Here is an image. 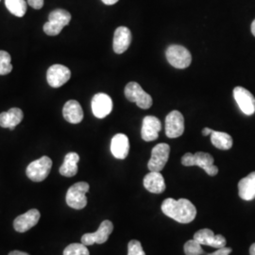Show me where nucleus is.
<instances>
[{"label":"nucleus","mask_w":255,"mask_h":255,"mask_svg":"<svg viewBox=\"0 0 255 255\" xmlns=\"http://www.w3.org/2000/svg\"><path fill=\"white\" fill-rule=\"evenodd\" d=\"M162 211L166 217L182 224L190 223L197 216L195 205L186 199H166L162 203Z\"/></svg>","instance_id":"1"},{"label":"nucleus","mask_w":255,"mask_h":255,"mask_svg":"<svg viewBox=\"0 0 255 255\" xmlns=\"http://www.w3.org/2000/svg\"><path fill=\"white\" fill-rule=\"evenodd\" d=\"M182 164L184 166H199L209 176H216L219 173V168L214 164V158L206 152H197L195 154L185 153L182 156Z\"/></svg>","instance_id":"2"},{"label":"nucleus","mask_w":255,"mask_h":255,"mask_svg":"<svg viewBox=\"0 0 255 255\" xmlns=\"http://www.w3.org/2000/svg\"><path fill=\"white\" fill-rule=\"evenodd\" d=\"M71 21V14L63 9L52 10L49 13L48 21L44 25V31L49 36H56L60 34L65 26H67Z\"/></svg>","instance_id":"3"},{"label":"nucleus","mask_w":255,"mask_h":255,"mask_svg":"<svg viewBox=\"0 0 255 255\" xmlns=\"http://www.w3.org/2000/svg\"><path fill=\"white\" fill-rule=\"evenodd\" d=\"M87 182H80L73 184L66 193V203L69 207L75 210L83 209L87 204L86 193L89 191Z\"/></svg>","instance_id":"4"},{"label":"nucleus","mask_w":255,"mask_h":255,"mask_svg":"<svg viewBox=\"0 0 255 255\" xmlns=\"http://www.w3.org/2000/svg\"><path fill=\"white\" fill-rule=\"evenodd\" d=\"M125 97L128 101L134 102L141 109L146 110L152 106V98L144 91L137 82H128L125 87Z\"/></svg>","instance_id":"5"},{"label":"nucleus","mask_w":255,"mask_h":255,"mask_svg":"<svg viewBox=\"0 0 255 255\" xmlns=\"http://www.w3.org/2000/svg\"><path fill=\"white\" fill-rule=\"evenodd\" d=\"M165 57L168 63L178 69L187 68L191 64V53L184 46L179 45L168 46L165 51Z\"/></svg>","instance_id":"6"},{"label":"nucleus","mask_w":255,"mask_h":255,"mask_svg":"<svg viewBox=\"0 0 255 255\" xmlns=\"http://www.w3.org/2000/svg\"><path fill=\"white\" fill-rule=\"evenodd\" d=\"M52 167V161L49 157L43 156L27 165V178L32 182H40L46 180Z\"/></svg>","instance_id":"7"},{"label":"nucleus","mask_w":255,"mask_h":255,"mask_svg":"<svg viewBox=\"0 0 255 255\" xmlns=\"http://www.w3.org/2000/svg\"><path fill=\"white\" fill-rule=\"evenodd\" d=\"M170 153V146L165 143L158 144L151 150V157L147 163L150 171L161 172L167 163Z\"/></svg>","instance_id":"8"},{"label":"nucleus","mask_w":255,"mask_h":255,"mask_svg":"<svg viewBox=\"0 0 255 255\" xmlns=\"http://www.w3.org/2000/svg\"><path fill=\"white\" fill-rule=\"evenodd\" d=\"M114 231V225L110 220H104L101 222L100 228L92 234H85L82 237V243L85 246H91L95 243L97 244H103L105 243L110 235Z\"/></svg>","instance_id":"9"},{"label":"nucleus","mask_w":255,"mask_h":255,"mask_svg":"<svg viewBox=\"0 0 255 255\" xmlns=\"http://www.w3.org/2000/svg\"><path fill=\"white\" fill-rule=\"evenodd\" d=\"M71 78V71L63 64H54L50 66L46 73V81L49 86L59 88L68 82Z\"/></svg>","instance_id":"10"},{"label":"nucleus","mask_w":255,"mask_h":255,"mask_svg":"<svg viewBox=\"0 0 255 255\" xmlns=\"http://www.w3.org/2000/svg\"><path fill=\"white\" fill-rule=\"evenodd\" d=\"M234 98L243 114L253 116L255 113V98L244 87L237 86L234 89Z\"/></svg>","instance_id":"11"},{"label":"nucleus","mask_w":255,"mask_h":255,"mask_svg":"<svg viewBox=\"0 0 255 255\" xmlns=\"http://www.w3.org/2000/svg\"><path fill=\"white\" fill-rule=\"evenodd\" d=\"M184 131V119L179 111H172L165 119V134L169 138H178Z\"/></svg>","instance_id":"12"},{"label":"nucleus","mask_w":255,"mask_h":255,"mask_svg":"<svg viewBox=\"0 0 255 255\" xmlns=\"http://www.w3.org/2000/svg\"><path fill=\"white\" fill-rule=\"evenodd\" d=\"M92 112L98 119H104L109 116L113 110V101L107 94L99 93L92 100Z\"/></svg>","instance_id":"13"},{"label":"nucleus","mask_w":255,"mask_h":255,"mask_svg":"<svg viewBox=\"0 0 255 255\" xmlns=\"http://www.w3.org/2000/svg\"><path fill=\"white\" fill-rule=\"evenodd\" d=\"M194 239L197 240L201 245L212 247V248H223L226 246V239L221 235L216 236L210 229H202L194 235Z\"/></svg>","instance_id":"14"},{"label":"nucleus","mask_w":255,"mask_h":255,"mask_svg":"<svg viewBox=\"0 0 255 255\" xmlns=\"http://www.w3.org/2000/svg\"><path fill=\"white\" fill-rule=\"evenodd\" d=\"M162 129L161 121L156 117L147 116L143 119V124L141 128V136L146 142H151L156 140L159 136V132Z\"/></svg>","instance_id":"15"},{"label":"nucleus","mask_w":255,"mask_h":255,"mask_svg":"<svg viewBox=\"0 0 255 255\" xmlns=\"http://www.w3.org/2000/svg\"><path fill=\"white\" fill-rule=\"evenodd\" d=\"M40 219V212L31 209L14 219L13 227L18 233H26L29 229L33 228Z\"/></svg>","instance_id":"16"},{"label":"nucleus","mask_w":255,"mask_h":255,"mask_svg":"<svg viewBox=\"0 0 255 255\" xmlns=\"http://www.w3.org/2000/svg\"><path fill=\"white\" fill-rule=\"evenodd\" d=\"M131 42V32L127 27H119L114 35V51L117 54L124 53Z\"/></svg>","instance_id":"17"},{"label":"nucleus","mask_w":255,"mask_h":255,"mask_svg":"<svg viewBox=\"0 0 255 255\" xmlns=\"http://www.w3.org/2000/svg\"><path fill=\"white\" fill-rule=\"evenodd\" d=\"M111 151L115 158L123 160L129 151V141L126 134L118 133L113 137L111 142Z\"/></svg>","instance_id":"18"},{"label":"nucleus","mask_w":255,"mask_h":255,"mask_svg":"<svg viewBox=\"0 0 255 255\" xmlns=\"http://www.w3.org/2000/svg\"><path fill=\"white\" fill-rule=\"evenodd\" d=\"M143 183L146 190L153 194H161L165 190L164 177L160 172L150 171L146 174Z\"/></svg>","instance_id":"19"},{"label":"nucleus","mask_w":255,"mask_h":255,"mask_svg":"<svg viewBox=\"0 0 255 255\" xmlns=\"http://www.w3.org/2000/svg\"><path fill=\"white\" fill-rule=\"evenodd\" d=\"M24 114L19 108H11L8 112H3L0 114V127L8 128L12 130L22 122Z\"/></svg>","instance_id":"20"},{"label":"nucleus","mask_w":255,"mask_h":255,"mask_svg":"<svg viewBox=\"0 0 255 255\" xmlns=\"http://www.w3.org/2000/svg\"><path fill=\"white\" fill-rule=\"evenodd\" d=\"M64 118L71 124H79L83 119V111L81 104L77 101H67L63 109Z\"/></svg>","instance_id":"21"},{"label":"nucleus","mask_w":255,"mask_h":255,"mask_svg":"<svg viewBox=\"0 0 255 255\" xmlns=\"http://www.w3.org/2000/svg\"><path fill=\"white\" fill-rule=\"evenodd\" d=\"M239 197L244 201L255 199V171L249 174L238 183Z\"/></svg>","instance_id":"22"},{"label":"nucleus","mask_w":255,"mask_h":255,"mask_svg":"<svg viewBox=\"0 0 255 255\" xmlns=\"http://www.w3.org/2000/svg\"><path fill=\"white\" fill-rule=\"evenodd\" d=\"M80 156L76 152H69L64 157V164L60 167V174L64 177L70 178L78 173V163Z\"/></svg>","instance_id":"23"},{"label":"nucleus","mask_w":255,"mask_h":255,"mask_svg":"<svg viewBox=\"0 0 255 255\" xmlns=\"http://www.w3.org/2000/svg\"><path fill=\"white\" fill-rule=\"evenodd\" d=\"M210 135L212 144L219 149L228 150L233 146V138L226 132L213 130Z\"/></svg>","instance_id":"24"},{"label":"nucleus","mask_w":255,"mask_h":255,"mask_svg":"<svg viewBox=\"0 0 255 255\" xmlns=\"http://www.w3.org/2000/svg\"><path fill=\"white\" fill-rule=\"evenodd\" d=\"M5 5L9 12L17 17H23L27 11V2L25 0H5Z\"/></svg>","instance_id":"25"},{"label":"nucleus","mask_w":255,"mask_h":255,"mask_svg":"<svg viewBox=\"0 0 255 255\" xmlns=\"http://www.w3.org/2000/svg\"><path fill=\"white\" fill-rule=\"evenodd\" d=\"M12 70L11 57L10 55L4 50H0V75H8Z\"/></svg>","instance_id":"26"},{"label":"nucleus","mask_w":255,"mask_h":255,"mask_svg":"<svg viewBox=\"0 0 255 255\" xmlns=\"http://www.w3.org/2000/svg\"><path fill=\"white\" fill-rule=\"evenodd\" d=\"M201 244H200L197 240L194 238L191 240H188L184 246L183 251L185 255H205V252L202 250Z\"/></svg>","instance_id":"27"},{"label":"nucleus","mask_w":255,"mask_h":255,"mask_svg":"<svg viewBox=\"0 0 255 255\" xmlns=\"http://www.w3.org/2000/svg\"><path fill=\"white\" fill-rule=\"evenodd\" d=\"M64 255H90V254L88 249L82 243H73L64 249Z\"/></svg>","instance_id":"28"},{"label":"nucleus","mask_w":255,"mask_h":255,"mask_svg":"<svg viewBox=\"0 0 255 255\" xmlns=\"http://www.w3.org/2000/svg\"><path fill=\"white\" fill-rule=\"evenodd\" d=\"M128 255H146L141 242L138 240H130L128 244Z\"/></svg>","instance_id":"29"},{"label":"nucleus","mask_w":255,"mask_h":255,"mask_svg":"<svg viewBox=\"0 0 255 255\" xmlns=\"http://www.w3.org/2000/svg\"><path fill=\"white\" fill-rule=\"evenodd\" d=\"M232 248H227V247H223V248H219L215 253L213 254H207L206 255H230L232 253Z\"/></svg>","instance_id":"30"},{"label":"nucleus","mask_w":255,"mask_h":255,"mask_svg":"<svg viewBox=\"0 0 255 255\" xmlns=\"http://www.w3.org/2000/svg\"><path fill=\"white\" fill-rule=\"evenodd\" d=\"M27 4L35 9H40L44 6V0H27Z\"/></svg>","instance_id":"31"},{"label":"nucleus","mask_w":255,"mask_h":255,"mask_svg":"<svg viewBox=\"0 0 255 255\" xmlns=\"http://www.w3.org/2000/svg\"><path fill=\"white\" fill-rule=\"evenodd\" d=\"M212 131H213V129H212V128H204L202 129V134H203L204 136H207V135H210V134L212 133Z\"/></svg>","instance_id":"32"},{"label":"nucleus","mask_w":255,"mask_h":255,"mask_svg":"<svg viewBox=\"0 0 255 255\" xmlns=\"http://www.w3.org/2000/svg\"><path fill=\"white\" fill-rule=\"evenodd\" d=\"M105 5H114L116 3H118L119 0H101Z\"/></svg>","instance_id":"33"},{"label":"nucleus","mask_w":255,"mask_h":255,"mask_svg":"<svg viewBox=\"0 0 255 255\" xmlns=\"http://www.w3.org/2000/svg\"><path fill=\"white\" fill-rule=\"evenodd\" d=\"M9 255H29L24 253V252H19V251H13V252H10Z\"/></svg>","instance_id":"34"},{"label":"nucleus","mask_w":255,"mask_h":255,"mask_svg":"<svg viewBox=\"0 0 255 255\" xmlns=\"http://www.w3.org/2000/svg\"><path fill=\"white\" fill-rule=\"evenodd\" d=\"M250 255H255V243L250 248Z\"/></svg>","instance_id":"35"},{"label":"nucleus","mask_w":255,"mask_h":255,"mask_svg":"<svg viewBox=\"0 0 255 255\" xmlns=\"http://www.w3.org/2000/svg\"><path fill=\"white\" fill-rule=\"evenodd\" d=\"M252 32H253V34H254L255 37V21L253 22V24H252Z\"/></svg>","instance_id":"36"}]
</instances>
